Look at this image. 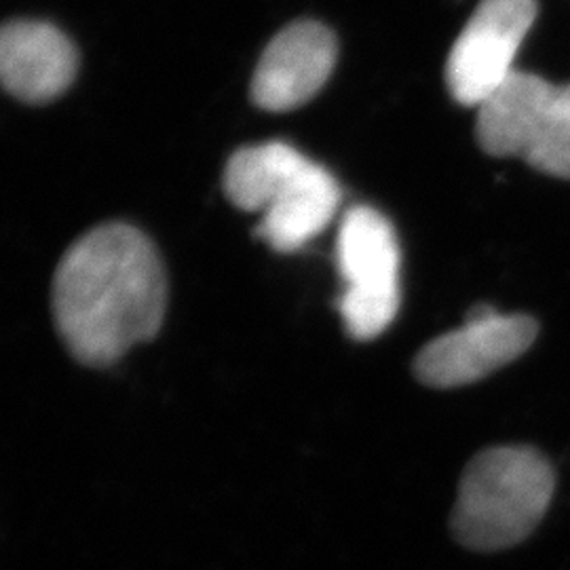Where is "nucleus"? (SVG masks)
I'll return each mask as SVG.
<instances>
[{"mask_svg":"<svg viewBox=\"0 0 570 570\" xmlns=\"http://www.w3.org/2000/svg\"><path fill=\"white\" fill-rule=\"evenodd\" d=\"M51 306L66 348L85 366H110L164 324L167 279L157 247L136 226H96L61 256Z\"/></svg>","mask_w":570,"mask_h":570,"instance_id":"nucleus-1","label":"nucleus"},{"mask_svg":"<svg viewBox=\"0 0 570 570\" xmlns=\"http://www.w3.org/2000/svg\"><path fill=\"white\" fill-rule=\"evenodd\" d=\"M336 37L320 21H294L263 53L252 79V102L285 112L313 100L336 66Z\"/></svg>","mask_w":570,"mask_h":570,"instance_id":"nucleus-8","label":"nucleus"},{"mask_svg":"<svg viewBox=\"0 0 570 570\" xmlns=\"http://www.w3.org/2000/svg\"><path fill=\"white\" fill-rule=\"evenodd\" d=\"M537 16V0H480L446 60L454 102L480 108L505 85Z\"/></svg>","mask_w":570,"mask_h":570,"instance_id":"nucleus-6","label":"nucleus"},{"mask_svg":"<svg viewBox=\"0 0 570 570\" xmlns=\"http://www.w3.org/2000/svg\"><path fill=\"white\" fill-rule=\"evenodd\" d=\"M228 202L261 214L256 235L292 254L322 235L341 207V186L324 165L285 142L239 148L226 164Z\"/></svg>","mask_w":570,"mask_h":570,"instance_id":"nucleus-2","label":"nucleus"},{"mask_svg":"<svg viewBox=\"0 0 570 570\" xmlns=\"http://www.w3.org/2000/svg\"><path fill=\"white\" fill-rule=\"evenodd\" d=\"M79 56L70 39L51 23L9 21L0 35V79L26 104H47L72 85Z\"/></svg>","mask_w":570,"mask_h":570,"instance_id":"nucleus-9","label":"nucleus"},{"mask_svg":"<svg viewBox=\"0 0 570 570\" xmlns=\"http://www.w3.org/2000/svg\"><path fill=\"white\" fill-rule=\"evenodd\" d=\"M336 266L345 284L338 313L346 334L355 341L381 336L400 311L402 252L395 228L379 209L355 205L343 216Z\"/></svg>","mask_w":570,"mask_h":570,"instance_id":"nucleus-5","label":"nucleus"},{"mask_svg":"<svg viewBox=\"0 0 570 570\" xmlns=\"http://www.w3.org/2000/svg\"><path fill=\"white\" fill-rule=\"evenodd\" d=\"M556 475L530 446H497L469 461L450 518L468 550L499 551L522 543L550 510Z\"/></svg>","mask_w":570,"mask_h":570,"instance_id":"nucleus-3","label":"nucleus"},{"mask_svg":"<svg viewBox=\"0 0 570 570\" xmlns=\"http://www.w3.org/2000/svg\"><path fill=\"white\" fill-rule=\"evenodd\" d=\"M475 138L487 155L520 157L541 174L570 180V82L513 70L478 108Z\"/></svg>","mask_w":570,"mask_h":570,"instance_id":"nucleus-4","label":"nucleus"},{"mask_svg":"<svg viewBox=\"0 0 570 570\" xmlns=\"http://www.w3.org/2000/svg\"><path fill=\"white\" fill-rule=\"evenodd\" d=\"M529 315H503L494 306L469 308L465 326L438 336L414 360V376L433 389L465 387L508 366L537 341Z\"/></svg>","mask_w":570,"mask_h":570,"instance_id":"nucleus-7","label":"nucleus"}]
</instances>
